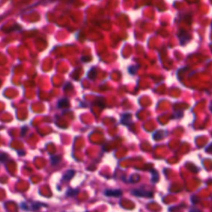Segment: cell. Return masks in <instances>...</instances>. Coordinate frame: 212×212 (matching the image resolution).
<instances>
[{
	"instance_id": "6",
	"label": "cell",
	"mask_w": 212,
	"mask_h": 212,
	"mask_svg": "<svg viewBox=\"0 0 212 212\" xmlns=\"http://www.w3.org/2000/svg\"><path fill=\"white\" fill-rule=\"evenodd\" d=\"M121 123L123 124H126L128 125V124L131 123V114L126 113V114H124L122 115V118H121Z\"/></svg>"
},
{
	"instance_id": "1",
	"label": "cell",
	"mask_w": 212,
	"mask_h": 212,
	"mask_svg": "<svg viewBox=\"0 0 212 212\" xmlns=\"http://www.w3.org/2000/svg\"><path fill=\"white\" fill-rule=\"evenodd\" d=\"M178 37L179 40H180V43H181V45H185L191 39L190 35L187 33V32L183 31V30L180 31V33H178Z\"/></svg>"
},
{
	"instance_id": "4",
	"label": "cell",
	"mask_w": 212,
	"mask_h": 212,
	"mask_svg": "<svg viewBox=\"0 0 212 212\" xmlns=\"http://www.w3.org/2000/svg\"><path fill=\"white\" fill-rule=\"evenodd\" d=\"M70 104H69V100L66 99V98H62L60 99L59 101H58V108L60 109H64V108H67L69 107Z\"/></svg>"
},
{
	"instance_id": "9",
	"label": "cell",
	"mask_w": 212,
	"mask_h": 212,
	"mask_svg": "<svg viewBox=\"0 0 212 212\" xmlns=\"http://www.w3.org/2000/svg\"><path fill=\"white\" fill-rule=\"evenodd\" d=\"M153 177H152V181H153V182H157L158 181V173H157L156 171H153Z\"/></svg>"
},
{
	"instance_id": "10",
	"label": "cell",
	"mask_w": 212,
	"mask_h": 212,
	"mask_svg": "<svg viewBox=\"0 0 212 212\" xmlns=\"http://www.w3.org/2000/svg\"><path fill=\"white\" fill-rule=\"evenodd\" d=\"M190 212H201V211H199V210H197V209H192V210H191Z\"/></svg>"
},
{
	"instance_id": "7",
	"label": "cell",
	"mask_w": 212,
	"mask_h": 212,
	"mask_svg": "<svg viewBox=\"0 0 212 212\" xmlns=\"http://www.w3.org/2000/svg\"><path fill=\"white\" fill-rule=\"evenodd\" d=\"M96 75H97V72H96V70L94 69V68H92V69H90V71L88 72V78L90 79V80H93L95 78L96 76Z\"/></svg>"
},
{
	"instance_id": "2",
	"label": "cell",
	"mask_w": 212,
	"mask_h": 212,
	"mask_svg": "<svg viewBox=\"0 0 212 212\" xmlns=\"http://www.w3.org/2000/svg\"><path fill=\"white\" fill-rule=\"evenodd\" d=\"M132 193L136 196H147V197H151L153 195V192L151 191H144L142 189H135L132 191Z\"/></svg>"
},
{
	"instance_id": "5",
	"label": "cell",
	"mask_w": 212,
	"mask_h": 212,
	"mask_svg": "<svg viewBox=\"0 0 212 212\" xmlns=\"http://www.w3.org/2000/svg\"><path fill=\"white\" fill-rule=\"evenodd\" d=\"M75 174H76V171L75 170H69V171H67L64 174V176L62 177V180L63 181H70V179L75 176Z\"/></svg>"
},
{
	"instance_id": "8",
	"label": "cell",
	"mask_w": 212,
	"mask_h": 212,
	"mask_svg": "<svg viewBox=\"0 0 212 212\" xmlns=\"http://www.w3.org/2000/svg\"><path fill=\"white\" fill-rule=\"evenodd\" d=\"M60 157L59 156H52L51 157V164L52 165H56L60 161Z\"/></svg>"
},
{
	"instance_id": "3",
	"label": "cell",
	"mask_w": 212,
	"mask_h": 212,
	"mask_svg": "<svg viewBox=\"0 0 212 212\" xmlns=\"http://www.w3.org/2000/svg\"><path fill=\"white\" fill-rule=\"evenodd\" d=\"M104 195L107 196H114V197H118L122 195V191L121 190H112V189H109V190H105L104 191Z\"/></svg>"
}]
</instances>
